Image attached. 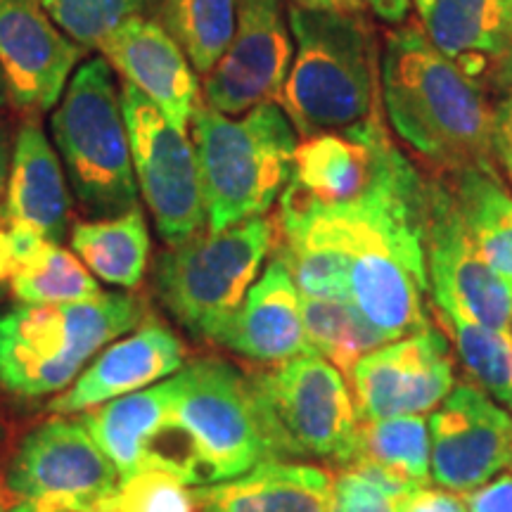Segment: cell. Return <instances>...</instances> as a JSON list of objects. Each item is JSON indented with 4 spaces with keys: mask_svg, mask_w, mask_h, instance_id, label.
<instances>
[{
    "mask_svg": "<svg viewBox=\"0 0 512 512\" xmlns=\"http://www.w3.org/2000/svg\"><path fill=\"white\" fill-rule=\"evenodd\" d=\"M399 501L392 491L349 465L339 467L332 482V512H399Z\"/></svg>",
    "mask_w": 512,
    "mask_h": 512,
    "instance_id": "32",
    "label": "cell"
},
{
    "mask_svg": "<svg viewBox=\"0 0 512 512\" xmlns=\"http://www.w3.org/2000/svg\"><path fill=\"white\" fill-rule=\"evenodd\" d=\"M110 67L138 88L171 126L188 131L200 105V81L183 48L164 24L150 17H133L100 43Z\"/></svg>",
    "mask_w": 512,
    "mask_h": 512,
    "instance_id": "17",
    "label": "cell"
},
{
    "mask_svg": "<svg viewBox=\"0 0 512 512\" xmlns=\"http://www.w3.org/2000/svg\"><path fill=\"white\" fill-rule=\"evenodd\" d=\"M83 55L43 0H0V76L19 110H53Z\"/></svg>",
    "mask_w": 512,
    "mask_h": 512,
    "instance_id": "15",
    "label": "cell"
},
{
    "mask_svg": "<svg viewBox=\"0 0 512 512\" xmlns=\"http://www.w3.org/2000/svg\"><path fill=\"white\" fill-rule=\"evenodd\" d=\"M432 479L446 491H475L510 465L512 415L484 389L458 384L430 420Z\"/></svg>",
    "mask_w": 512,
    "mask_h": 512,
    "instance_id": "14",
    "label": "cell"
},
{
    "mask_svg": "<svg viewBox=\"0 0 512 512\" xmlns=\"http://www.w3.org/2000/svg\"><path fill=\"white\" fill-rule=\"evenodd\" d=\"M119 472L83 422L55 415L19 441L5 470L8 512H93Z\"/></svg>",
    "mask_w": 512,
    "mask_h": 512,
    "instance_id": "9",
    "label": "cell"
},
{
    "mask_svg": "<svg viewBox=\"0 0 512 512\" xmlns=\"http://www.w3.org/2000/svg\"><path fill=\"white\" fill-rule=\"evenodd\" d=\"M444 176L479 254L512 283V195L496 166H470Z\"/></svg>",
    "mask_w": 512,
    "mask_h": 512,
    "instance_id": "23",
    "label": "cell"
},
{
    "mask_svg": "<svg viewBox=\"0 0 512 512\" xmlns=\"http://www.w3.org/2000/svg\"><path fill=\"white\" fill-rule=\"evenodd\" d=\"M211 342L254 363L278 366L313 351L304 330L302 294L280 259L249 287L240 309L221 325Z\"/></svg>",
    "mask_w": 512,
    "mask_h": 512,
    "instance_id": "19",
    "label": "cell"
},
{
    "mask_svg": "<svg viewBox=\"0 0 512 512\" xmlns=\"http://www.w3.org/2000/svg\"><path fill=\"white\" fill-rule=\"evenodd\" d=\"M399 512H467L465 501L448 491H437L420 486L413 494L399 501Z\"/></svg>",
    "mask_w": 512,
    "mask_h": 512,
    "instance_id": "34",
    "label": "cell"
},
{
    "mask_svg": "<svg viewBox=\"0 0 512 512\" xmlns=\"http://www.w3.org/2000/svg\"><path fill=\"white\" fill-rule=\"evenodd\" d=\"M503 166H505V171H508V176H510V181H512V162H501Z\"/></svg>",
    "mask_w": 512,
    "mask_h": 512,
    "instance_id": "40",
    "label": "cell"
},
{
    "mask_svg": "<svg viewBox=\"0 0 512 512\" xmlns=\"http://www.w3.org/2000/svg\"><path fill=\"white\" fill-rule=\"evenodd\" d=\"M93 512H197L188 484L166 470L138 472L119 479L117 489L102 498Z\"/></svg>",
    "mask_w": 512,
    "mask_h": 512,
    "instance_id": "31",
    "label": "cell"
},
{
    "mask_svg": "<svg viewBox=\"0 0 512 512\" xmlns=\"http://www.w3.org/2000/svg\"><path fill=\"white\" fill-rule=\"evenodd\" d=\"M0 79H3V76H0Z\"/></svg>",
    "mask_w": 512,
    "mask_h": 512,
    "instance_id": "45",
    "label": "cell"
},
{
    "mask_svg": "<svg viewBox=\"0 0 512 512\" xmlns=\"http://www.w3.org/2000/svg\"><path fill=\"white\" fill-rule=\"evenodd\" d=\"M138 190L166 245H181L207 226V204L195 145L131 83L121 81Z\"/></svg>",
    "mask_w": 512,
    "mask_h": 512,
    "instance_id": "10",
    "label": "cell"
},
{
    "mask_svg": "<svg viewBox=\"0 0 512 512\" xmlns=\"http://www.w3.org/2000/svg\"><path fill=\"white\" fill-rule=\"evenodd\" d=\"M162 24L192 69L207 76L233 41L238 0H162Z\"/></svg>",
    "mask_w": 512,
    "mask_h": 512,
    "instance_id": "27",
    "label": "cell"
},
{
    "mask_svg": "<svg viewBox=\"0 0 512 512\" xmlns=\"http://www.w3.org/2000/svg\"><path fill=\"white\" fill-rule=\"evenodd\" d=\"M190 138L204 185L209 230H223L266 211L292 176L297 131L278 102H264L233 119L200 102Z\"/></svg>",
    "mask_w": 512,
    "mask_h": 512,
    "instance_id": "5",
    "label": "cell"
},
{
    "mask_svg": "<svg viewBox=\"0 0 512 512\" xmlns=\"http://www.w3.org/2000/svg\"><path fill=\"white\" fill-rule=\"evenodd\" d=\"M425 259L434 304H456L486 328L510 332L512 283L479 254L444 174L425 181Z\"/></svg>",
    "mask_w": 512,
    "mask_h": 512,
    "instance_id": "11",
    "label": "cell"
},
{
    "mask_svg": "<svg viewBox=\"0 0 512 512\" xmlns=\"http://www.w3.org/2000/svg\"><path fill=\"white\" fill-rule=\"evenodd\" d=\"M425 36L489 95L512 91V0H413Z\"/></svg>",
    "mask_w": 512,
    "mask_h": 512,
    "instance_id": "16",
    "label": "cell"
},
{
    "mask_svg": "<svg viewBox=\"0 0 512 512\" xmlns=\"http://www.w3.org/2000/svg\"><path fill=\"white\" fill-rule=\"evenodd\" d=\"M174 382V406L152 439L145 470L157 467L188 486H207L273 460L247 373L207 356L183 366Z\"/></svg>",
    "mask_w": 512,
    "mask_h": 512,
    "instance_id": "2",
    "label": "cell"
},
{
    "mask_svg": "<svg viewBox=\"0 0 512 512\" xmlns=\"http://www.w3.org/2000/svg\"><path fill=\"white\" fill-rule=\"evenodd\" d=\"M3 221L60 245L69 228V183L43 128L24 121L12 152Z\"/></svg>",
    "mask_w": 512,
    "mask_h": 512,
    "instance_id": "20",
    "label": "cell"
},
{
    "mask_svg": "<svg viewBox=\"0 0 512 512\" xmlns=\"http://www.w3.org/2000/svg\"><path fill=\"white\" fill-rule=\"evenodd\" d=\"M143 320V302L126 292L8 309L0 313V387L22 399L62 392L91 358Z\"/></svg>",
    "mask_w": 512,
    "mask_h": 512,
    "instance_id": "4",
    "label": "cell"
},
{
    "mask_svg": "<svg viewBox=\"0 0 512 512\" xmlns=\"http://www.w3.org/2000/svg\"><path fill=\"white\" fill-rule=\"evenodd\" d=\"M292 57L283 0H238L233 41L204 76V105L242 117L264 102H280Z\"/></svg>",
    "mask_w": 512,
    "mask_h": 512,
    "instance_id": "13",
    "label": "cell"
},
{
    "mask_svg": "<svg viewBox=\"0 0 512 512\" xmlns=\"http://www.w3.org/2000/svg\"><path fill=\"white\" fill-rule=\"evenodd\" d=\"M292 5L316 12H342V15L368 12L366 0H292Z\"/></svg>",
    "mask_w": 512,
    "mask_h": 512,
    "instance_id": "36",
    "label": "cell"
},
{
    "mask_svg": "<svg viewBox=\"0 0 512 512\" xmlns=\"http://www.w3.org/2000/svg\"><path fill=\"white\" fill-rule=\"evenodd\" d=\"M347 380L361 422L422 415L451 394L453 354L444 332L427 328L370 351Z\"/></svg>",
    "mask_w": 512,
    "mask_h": 512,
    "instance_id": "12",
    "label": "cell"
},
{
    "mask_svg": "<svg viewBox=\"0 0 512 512\" xmlns=\"http://www.w3.org/2000/svg\"><path fill=\"white\" fill-rule=\"evenodd\" d=\"M273 460L344 467L358 453V413L344 375L316 351L247 373Z\"/></svg>",
    "mask_w": 512,
    "mask_h": 512,
    "instance_id": "7",
    "label": "cell"
},
{
    "mask_svg": "<svg viewBox=\"0 0 512 512\" xmlns=\"http://www.w3.org/2000/svg\"><path fill=\"white\" fill-rule=\"evenodd\" d=\"M297 43L278 105L304 138L347 131L380 112V41L368 12L287 8Z\"/></svg>",
    "mask_w": 512,
    "mask_h": 512,
    "instance_id": "3",
    "label": "cell"
},
{
    "mask_svg": "<svg viewBox=\"0 0 512 512\" xmlns=\"http://www.w3.org/2000/svg\"><path fill=\"white\" fill-rule=\"evenodd\" d=\"M467 512H512V477H498L465 494Z\"/></svg>",
    "mask_w": 512,
    "mask_h": 512,
    "instance_id": "33",
    "label": "cell"
},
{
    "mask_svg": "<svg viewBox=\"0 0 512 512\" xmlns=\"http://www.w3.org/2000/svg\"><path fill=\"white\" fill-rule=\"evenodd\" d=\"M496 117L503 121H510L512 124V91L496 105Z\"/></svg>",
    "mask_w": 512,
    "mask_h": 512,
    "instance_id": "39",
    "label": "cell"
},
{
    "mask_svg": "<svg viewBox=\"0 0 512 512\" xmlns=\"http://www.w3.org/2000/svg\"><path fill=\"white\" fill-rule=\"evenodd\" d=\"M366 5L373 10L375 17L382 19V22L399 27V24L408 22L413 0H366Z\"/></svg>",
    "mask_w": 512,
    "mask_h": 512,
    "instance_id": "35",
    "label": "cell"
},
{
    "mask_svg": "<svg viewBox=\"0 0 512 512\" xmlns=\"http://www.w3.org/2000/svg\"><path fill=\"white\" fill-rule=\"evenodd\" d=\"M437 318L453 344L465 373L512 411V335L486 328L456 304H434Z\"/></svg>",
    "mask_w": 512,
    "mask_h": 512,
    "instance_id": "25",
    "label": "cell"
},
{
    "mask_svg": "<svg viewBox=\"0 0 512 512\" xmlns=\"http://www.w3.org/2000/svg\"><path fill=\"white\" fill-rule=\"evenodd\" d=\"M356 458L373 460L408 482L427 486L432 479L427 420L420 415H399L361 422Z\"/></svg>",
    "mask_w": 512,
    "mask_h": 512,
    "instance_id": "29",
    "label": "cell"
},
{
    "mask_svg": "<svg viewBox=\"0 0 512 512\" xmlns=\"http://www.w3.org/2000/svg\"><path fill=\"white\" fill-rule=\"evenodd\" d=\"M275 242V219L256 216L207 230L159 254L155 290L192 335L209 339L245 302Z\"/></svg>",
    "mask_w": 512,
    "mask_h": 512,
    "instance_id": "8",
    "label": "cell"
},
{
    "mask_svg": "<svg viewBox=\"0 0 512 512\" xmlns=\"http://www.w3.org/2000/svg\"><path fill=\"white\" fill-rule=\"evenodd\" d=\"M0 439H3V425H0Z\"/></svg>",
    "mask_w": 512,
    "mask_h": 512,
    "instance_id": "42",
    "label": "cell"
},
{
    "mask_svg": "<svg viewBox=\"0 0 512 512\" xmlns=\"http://www.w3.org/2000/svg\"><path fill=\"white\" fill-rule=\"evenodd\" d=\"M510 467H512V456H510Z\"/></svg>",
    "mask_w": 512,
    "mask_h": 512,
    "instance_id": "44",
    "label": "cell"
},
{
    "mask_svg": "<svg viewBox=\"0 0 512 512\" xmlns=\"http://www.w3.org/2000/svg\"><path fill=\"white\" fill-rule=\"evenodd\" d=\"M0 512H8V505H5L3 498H0Z\"/></svg>",
    "mask_w": 512,
    "mask_h": 512,
    "instance_id": "41",
    "label": "cell"
},
{
    "mask_svg": "<svg viewBox=\"0 0 512 512\" xmlns=\"http://www.w3.org/2000/svg\"><path fill=\"white\" fill-rule=\"evenodd\" d=\"M174 392L176 382L174 377H169L83 413V427L117 467L119 479L138 475L147 467V451L164 422L169 420Z\"/></svg>",
    "mask_w": 512,
    "mask_h": 512,
    "instance_id": "22",
    "label": "cell"
},
{
    "mask_svg": "<svg viewBox=\"0 0 512 512\" xmlns=\"http://www.w3.org/2000/svg\"><path fill=\"white\" fill-rule=\"evenodd\" d=\"M302 313L309 347L344 375L363 356L387 344V337L347 299L302 297Z\"/></svg>",
    "mask_w": 512,
    "mask_h": 512,
    "instance_id": "26",
    "label": "cell"
},
{
    "mask_svg": "<svg viewBox=\"0 0 512 512\" xmlns=\"http://www.w3.org/2000/svg\"><path fill=\"white\" fill-rule=\"evenodd\" d=\"M12 294L22 304H74L100 297L95 275L79 256L55 242H43L36 254L10 280Z\"/></svg>",
    "mask_w": 512,
    "mask_h": 512,
    "instance_id": "28",
    "label": "cell"
},
{
    "mask_svg": "<svg viewBox=\"0 0 512 512\" xmlns=\"http://www.w3.org/2000/svg\"><path fill=\"white\" fill-rule=\"evenodd\" d=\"M162 0H43V8L72 41L100 48L112 31L133 17H147Z\"/></svg>",
    "mask_w": 512,
    "mask_h": 512,
    "instance_id": "30",
    "label": "cell"
},
{
    "mask_svg": "<svg viewBox=\"0 0 512 512\" xmlns=\"http://www.w3.org/2000/svg\"><path fill=\"white\" fill-rule=\"evenodd\" d=\"M380 86L389 126L441 174L496 166V107L418 22H403L384 36Z\"/></svg>",
    "mask_w": 512,
    "mask_h": 512,
    "instance_id": "1",
    "label": "cell"
},
{
    "mask_svg": "<svg viewBox=\"0 0 512 512\" xmlns=\"http://www.w3.org/2000/svg\"><path fill=\"white\" fill-rule=\"evenodd\" d=\"M0 221H3V211H0Z\"/></svg>",
    "mask_w": 512,
    "mask_h": 512,
    "instance_id": "43",
    "label": "cell"
},
{
    "mask_svg": "<svg viewBox=\"0 0 512 512\" xmlns=\"http://www.w3.org/2000/svg\"><path fill=\"white\" fill-rule=\"evenodd\" d=\"M494 150L498 162H512V124L498 117L494 126Z\"/></svg>",
    "mask_w": 512,
    "mask_h": 512,
    "instance_id": "37",
    "label": "cell"
},
{
    "mask_svg": "<svg viewBox=\"0 0 512 512\" xmlns=\"http://www.w3.org/2000/svg\"><path fill=\"white\" fill-rule=\"evenodd\" d=\"M183 363L181 339L159 320H143L138 328L107 344L72 387L48 403V411L53 415L86 413L100 403L140 392L157 380L176 375Z\"/></svg>",
    "mask_w": 512,
    "mask_h": 512,
    "instance_id": "18",
    "label": "cell"
},
{
    "mask_svg": "<svg viewBox=\"0 0 512 512\" xmlns=\"http://www.w3.org/2000/svg\"><path fill=\"white\" fill-rule=\"evenodd\" d=\"M74 254L102 283L133 290L143 283L150 233L138 207L112 219L79 221L72 233Z\"/></svg>",
    "mask_w": 512,
    "mask_h": 512,
    "instance_id": "24",
    "label": "cell"
},
{
    "mask_svg": "<svg viewBox=\"0 0 512 512\" xmlns=\"http://www.w3.org/2000/svg\"><path fill=\"white\" fill-rule=\"evenodd\" d=\"M8 176H10V157L8 147H5L3 138H0V195L8 188Z\"/></svg>",
    "mask_w": 512,
    "mask_h": 512,
    "instance_id": "38",
    "label": "cell"
},
{
    "mask_svg": "<svg viewBox=\"0 0 512 512\" xmlns=\"http://www.w3.org/2000/svg\"><path fill=\"white\" fill-rule=\"evenodd\" d=\"M335 477L318 465L266 460L245 475L192 491L197 512H332Z\"/></svg>",
    "mask_w": 512,
    "mask_h": 512,
    "instance_id": "21",
    "label": "cell"
},
{
    "mask_svg": "<svg viewBox=\"0 0 512 512\" xmlns=\"http://www.w3.org/2000/svg\"><path fill=\"white\" fill-rule=\"evenodd\" d=\"M50 126L69 188L88 216L112 219L138 207L131 138L105 57H93L76 69Z\"/></svg>",
    "mask_w": 512,
    "mask_h": 512,
    "instance_id": "6",
    "label": "cell"
}]
</instances>
